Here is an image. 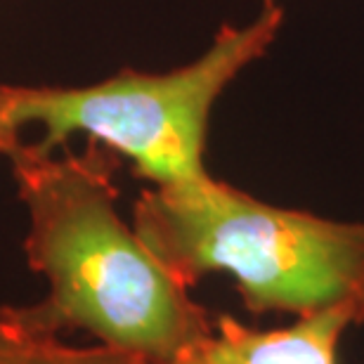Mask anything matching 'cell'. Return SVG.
Here are the masks:
<instances>
[{"label": "cell", "mask_w": 364, "mask_h": 364, "mask_svg": "<svg viewBox=\"0 0 364 364\" xmlns=\"http://www.w3.org/2000/svg\"><path fill=\"white\" fill-rule=\"evenodd\" d=\"M10 161L31 218L28 265L50 282L41 303L19 308L28 324L50 333L83 329L151 364H171L213 333L210 312L121 220V154L95 140L64 156L19 142Z\"/></svg>", "instance_id": "cell-1"}, {"label": "cell", "mask_w": 364, "mask_h": 364, "mask_svg": "<svg viewBox=\"0 0 364 364\" xmlns=\"http://www.w3.org/2000/svg\"><path fill=\"white\" fill-rule=\"evenodd\" d=\"M133 228L185 289L228 272L253 315L350 310L364 324V223L272 206L208 176L142 192Z\"/></svg>", "instance_id": "cell-2"}, {"label": "cell", "mask_w": 364, "mask_h": 364, "mask_svg": "<svg viewBox=\"0 0 364 364\" xmlns=\"http://www.w3.org/2000/svg\"><path fill=\"white\" fill-rule=\"evenodd\" d=\"M282 21V7L267 3L251 24L223 26L199 60L166 74L121 71L85 88L0 85V154L10 156L19 130L36 123L43 140L33 147L46 154L83 133L130 159L156 187L208 178L203 149L213 105L270 50Z\"/></svg>", "instance_id": "cell-3"}, {"label": "cell", "mask_w": 364, "mask_h": 364, "mask_svg": "<svg viewBox=\"0 0 364 364\" xmlns=\"http://www.w3.org/2000/svg\"><path fill=\"white\" fill-rule=\"evenodd\" d=\"M348 326H360L350 310H324L298 317L289 329L260 331L230 315L185 348L171 364H336V348Z\"/></svg>", "instance_id": "cell-4"}, {"label": "cell", "mask_w": 364, "mask_h": 364, "mask_svg": "<svg viewBox=\"0 0 364 364\" xmlns=\"http://www.w3.org/2000/svg\"><path fill=\"white\" fill-rule=\"evenodd\" d=\"M0 364H151L142 355L100 343L69 346L60 333L28 324L17 305H0Z\"/></svg>", "instance_id": "cell-5"}, {"label": "cell", "mask_w": 364, "mask_h": 364, "mask_svg": "<svg viewBox=\"0 0 364 364\" xmlns=\"http://www.w3.org/2000/svg\"><path fill=\"white\" fill-rule=\"evenodd\" d=\"M267 3H274V0H263V5H267Z\"/></svg>", "instance_id": "cell-6"}]
</instances>
